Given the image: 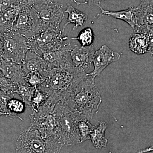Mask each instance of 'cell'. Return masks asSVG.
<instances>
[{"instance_id": "cell-28", "label": "cell", "mask_w": 153, "mask_h": 153, "mask_svg": "<svg viewBox=\"0 0 153 153\" xmlns=\"http://www.w3.org/2000/svg\"><path fill=\"white\" fill-rule=\"evenodd\" d=\"M53 2V0H25V5L33 6L38 4H49Z\"/></svg>"}, {"instance_id": "cell-11", "label": "cell", "mask_w": 153, "mask_h": 153, "mask_svg": "<svg viewBox=\"0 0 153 153\" xmlns=\"http://www.w3.org/2000/svg\"><path fill=\"white\" fill-rule=\"evenodd\" d=\"M95 52L93 44L88 47L75 45L70 51L71 62L76 68L86 71L91 68Z\"/></svg>"}, {"instance_id": "cell-17", "label": "cell", "mask_w": 153, "mask_h": 153, "mask_svg": "<svg viewBox=\"0 0 153 153\" xmlns=\"http://www.w3.org/2000/svg\"><path fill=\"white\" fill-rule=\"evenodd\" d=\"M21 7L11 6L0 13V31L4 33L12 31Z\"/></svg>"}, {"instance_id": "cell-1", "label": "cell", "mask_w": 153, "mask_h": 153, "mask_svg": "<svg viewBox=\"0 0 153 153\" xmlns=\"http://www.w3.org/2000/svg\"><path fill=\"white\" fill-rule=\"evenodd\" d=\"M95 78L87 73L86 76L60 101L72 111L89 120L97 112L102 102L101 94L95 83Z\"/></svg>"}, {"instance_id": "cell-5", "label": "cell", "mask_w": 153, "mask_h": 153, "mask_svg": "<svg viewBox=\"0 0 153 153\" xmlns=\"http://www.w3.org/2000/svg\"><path fill=\"white\" fill-rule=\"evenodd\" d=\"M56 104V103L47 100L37 112H33L30 115L31 126L36 129L44 137L57 138L61 141L57 132L55 112Z\"/></svg>"}, {"instance_id": "cell-20", "label": "cell", "mask_w": 153, "mask_h": 153, "mask_svg": "<svg viewBox=\"0 0 153 153\" xmlns=\"http://www.w3.org/2000/svg\"><path fill=\"white\" fill-rule=\"evenodd\" d=\"M107 127V124L103 121H99V124L97 126H94L90 133V139L95 147L106 146L107 140L105 136V133Z\"/></svg>"}, {"instance_id": "cell-4", "label": "cell", "mask_w": 153, "mask_h": 153, "mask_svg": "<svg viewBox=\"0 0 153 153\" xmlns=\"http://www.w3.org/2000/svg\"><path fill=\"white\" fill-rule=\"evenodd\" d=\"M55 112L57 132L63 146L81 143L77 125L79 118L83 117L72 111L60 102L55 105Z\"/></svg>"}, {"instance_id": "cell-30", "label": "cell", "mask_w": 153, "mask_h": 153, "mask_svg": "<svg viewBox=\"0 0 153 153\" xmlns=\"http://www.w3.org/2000/svg\"><path fill=\"white\" fill-rule=\"evenodd\" d=\"M153 151V146H152L149 147L144 149L141 150L137 152V153H145L149 152H152ZM109 153H111V152H110Z\"/></svg>"}, {"instance_id": "cell-13", "label": "cell", "mask_w": 153, "mask_h": 153, "mask_svg": "<svg viewBox=\"0 0 153 153\" xmlns=\"http://www.w3.org/2000/svg\"><path fill=\"white\" fill-rule=\"evenodd\" d=\"M71 49H63L44 52L41 57L47 64L48 70L60 68L71 62Z\"/></svg>"}, {"instance_id": "cell-18", "label": "cell", "mask_w": 153, "mask_h": 153, "mask_svg": "<svg viewBox=\"0 0 153 153\" xmlns=\"http://www.w3.org/2000/svg\"><path fill=\"white\" fill-rule=\"evenodd\" d=\"M64 13L68 14L66 23L63 26L62 32H63L66 27L70 24H74L72 30H75L79 27H83L88 19L87 15L77 10L70 4H67V8Z\"/></svg>"}, {"instance_id": "cell-14", "label": "cell", "mask_w": 153, "mask_h": 153, "mask_svg": "<svg viewBox=\"0 0 153 153\" xmlns=\"http://www.w3.org/2000/svg\"><path fill=\"white\" fill-rule=\"evenodd\" d=\"M0 72L6 78L13 82L19 84H25L26 74L22 64L6 61L2 58Z\"/></svg>"}, {"instance_id": "cell-33", "label": "cell", "mask_w": 153, "mask_h": 153, "mask_svg": "<svg viewBox=\"0 0 153 153\" xmlns=\"http://www.w3.org/2000/svg\"><path fill=\"white\" fill-rule=\"evenodd\" d=\"M70 1H71L73 2L75 4H77L79 5V2H78L76 1L75 0H70Z\"/></svg>"}, {"instance_id": "cell-7", "label": "cell", "mask_w": 153, "mask_h": 153, "mask_svg": "<svg viewBox=\"0 0 153 153\" xmlns=\"http://www.w3.org/2000/svg\"><path fill=\"white\" fill-rule=\"evenodd\" d=\"M33 7L38 14L40 32H62L60 30V24L65 16L63 4L53 2L49 4H38Z\"/></svg>"}, {"instance_id": "cell-9", "label": "cell", "mask_w": 153, "mask_h": 153, "mask_svg": "<svg viewBox=\"0 0 153 153\" xmlns=\"http://www.w3.org/2000/svg\"><path fill=\"white\" fill-rule=\"evenodd\" d=\"M12 31L27 39L40 32L38 14L33 6L25 5L21 7Z\"/></svg>"}, {"instance_id": "cell-24", "label": "cell", "mask_w": 153, "mask_h": 153, "mask_svg": "<svg viewBox=\"0 0 153 153\" xmlns=\"http://www.w3.org/2000/svg\"><path fill=\"white\" fill-rule=\"evenodd\" d=\"M49 98L48 94L36 88L31 99L30 107L33 112H37L38 109L47 102Z\"/></svg>"}, {"instance_id": "cell-3", "label": "cell", "mask_w": 153, "mask_h": 153, "mask_svg": "<svg viewBox=\"0 0 153 153\" xmlns=\"http://www.w3.org/2000/svg\"><path fill=\"white\" fill-rule=\"evenodd\" d=\"M63 146L56 138H45L31 126L20 134L15 153H60Z\"/></svg>"}, {"instance_id": "cell-22", "label": "cell", "mask_w": 153, "mask_h": 153, "mask_svg": "<svg viewBox=\"0 0 153 153\" xmlns=\"http://www.w3.org/2000/svg\"><path fill=\"white\" fill-rule=\"evenodd\" d=\"M94 33L92 29L90 27L83 29L76 37H66L67 40H76L79 41L82 47H88L92 45L94 41Z\"/></svg>"}, {"instance_id": "cell-31", "label": "cell", "mask_w": 153, "mask_h": 153, "mask_svg": "<svg viewBox=\"0 0 153 153\" xmlns=\"http://www.w3.org/2000/svg\"><path fill=\"white\" fill-rule=\"evenodd\" d=\"M16 1L19 6L25 5V0H16Z\"/></svg>"}, {"instance_id": "cell-16", "label": "cell", "mask_w": 153, "mask_h": 153, "mask_svg": "<svg viewBox=\"0 0 153 153\" xmlns=\"http://www.w3.org/2000/svg\"><path fill=\"white\" fill-rule=\"evenodd\" d=\"M101 11V15H106L127 23L132 28L135 29L137 23V7H130L126 10L119 11H110L105 10L98 6Z\"/></svg>"}, {"instance_id": "cell-8", "label": "cell", "mask_w": 153, "mask_h": 153, "mask_svg": "<svg viewBox=\"0 0 153 153\" xmlns=\"http://www.w3.org/2000/svg\"><path fill=\"white\" fill-rule=\"evenodd\" d=\"M4 35V42L0 56L6 61L22 64L29 50L27 39L12 31Z\"/></svg>"}, {"instance_id": "cell-26", "label": "cell", "mask_w": 153, "mask_h": 153, "mask_svg": "<svg viewBox=\"0 0 153 153\" xmlns=\"http://www.w3.org/2000/svg\"><path fill=\"white\" fill-rule=\"evenodd\" d=\"M19 84L5 77L0 72V91L12 96Z\"/></svg>"}, {"instance_id": "cell-35", "label": "cell", "mask_w": 153, "mask_h": 153, "mask_svg": "<svg viewBox=\"0 0 153 153\" xmlns=\"http://www.w3.org/2000/svg\"><path fill=\"white\" fill-rule=\"evenodd\" d=\"M151 55H152V56H153V50L152 52V53H151Z\"/></svg>"}, {"instance_id": "cell-29", "label": "cell", "mask_w": 153, "mask_h": 153, "mask_svg": "<svg viewBox=\"0 0 153 153\" xmlns=\"http://www.w3.org/2000/svg\"><path fill=\"white\" fill-rule=\"evenodd\" d=\"M85 2L81 3L82 4H87L89 6H98L100 5V4L102 2L106 1V0H85Z\"/></svg>"}, {"instance_id": "cell-34", "label": "cell", "mask_w": 153, "mask_h": 153, "mask_svg": "<svg viewBox=\"0 0 153 153\" xmlns=\"http://www.w3.org/2000/svg\"><path fill=\"white\" fill-rule=\"evenodd\" d=\"M2 58L0 56V66H1V62Z\"/></svg>"}, {"instance_id": "cell-32", "label": "cell", "mask_w": 153, "mask_h": 153, "mask_svg": "<svg viewBox=\"0 0 153 153\" xmlns=\"http://www.w3.org/2000/svg\"><path fill=\"white\" fill-rule=\"evenodd\" d=\"M7 116V115L6 113H5L4 111H3L0 108V117L1 116Z\"/></svg>"}, {"instance_id": "cell-15", "label": "cell", "mask_w": 153, "mask_h": 153, "mask_svg": "<svg viewBox=\"0 0 153 153\" xmlns=\"http://www.w3.org/2000/svg\"><path fill=\"white\" fill-rule=\"evenodd\" d=\"M22 64L26 75L30 72L37 71L45 77V73L48 70L43 57L29 49Z\"/></svg>"}, {"instance_id": "cell-6", "label": "cell", "mask_w": 153, "mask_h": 153, "mask_svg": "<svg viewBox=\"0 0 153 153\" xmlns=\"http://www.w3.org/2000/svg\"><path fill=\"white\" fill-rule=\"evenodd\" d=\"M66 36L62 32L42 31L27 39L29 50L42 56L44 52L63 49H72Z\"/></svg>"}, {"instance_id": "cell-23", "label": "cell", "mask_w": 153, "mask_h": 153, "mask_svg": "<svg viewBox=\"0 0 153 153\" xmlns=\"http://www.w3.org/2000/svg\"><path fill=\"white\" fill-rule=\"evenodd\" d=\"M94 126L90 123V120L84 117L79 118L77 127L80 138L81 143L90 139V134Z\"/></svg>"}, {"instance_id": "cell-25", "label": "cell", "mask_w": 153, "mask_h": 153, "mask_svg": "<svg viewBox=\"0 0 153 153\" xmlns=\"http://www.w3.org/2000/svg\"><path fill=\"white\" fill-rule=\"evenodd\" d=\"M36 88L30 87L26 84H19L15 93L19 94L21 98L22 101L30 107L31 99Z\"/></svg>"}, {"instance_id": "cell-12", "label": "cell", "mask_w": 153, "mask_h": 153, "mask_svg": "<svg viewBox=\"0 0 153 153\" xmlns=\"http://www.w3.org/2000/svg\"><path fill=\"white\" fill-rule=\"evenodd\" d=\"M153 27V0H141L137 7V26L134 33H144Z\"/></svg>"}, {"instance_id": "cell-19", "label": "cell", "mask_w": 153, "mask_h": 153, "mask_svg": "<svg viewBox=\"0 0 153 153\" xmlns=\"http://www.w3.org/2000/svg\"><path fill=\"white\" fill-rule=\"evenodd\" d=\"M149 46V39L146 33H134L130 38V49L137 55H143L148 52Z\"/></svg>"}, {"instance_id": "cell-2", "label": "cell", "mask_w": 153, "mask_h": 153, "mask_svg": "<svg viewBox=\"0 0 153 153\" xmlns=\"http://www.w3.org/2000/svg\"><path fill=\"white\" fill-rule=\"evenodd\" d=\"M86 71L76 68L72 62L60 68L47 70L43 84L38 88L47 92L51 101L57 103L86 75Z\"/></svg>"}, {"instance_id": "cell-27", "label": "cell", "mask_w": 153, "mask_h": 153, "mask_svg": "<svg viewBox=\"0 0 153 153\" xmlns=\"http://www.w3.org/2000/svg\"><path fill=\"white\" fill-rule=\"evenodd\" d=\"M46 77L42 76L39 72H30L25 77V84L31 87H39L45 81Z\"/></svg>"}, {"instance_id": "cell-21", "label": "cell", "mask_w": 153, "mask_h": 153, "mask_svg": "<svg viewBox=\"0 0 153 153\" xmlns=\"http://www.w3.org/2000/svg\"><path fill=\"white\" fill-rule=\"evenodd\" d=\"M26 104L22 100L11 97L7 103V108L10 117L18 118L23 120L18 114L23 113L25 111Z\"/></svg>"}, {"instance_id": "cell-10", "label": "cell", "mask_w": 153, "mask_h": 153, "mask_svg": "<svg viewBox=\"0 0 153 153\" xmlns=\"http://www.w3.org/2000/svg\"><path fill=\"white\" fill-rule=\"evenodd\" d=\"M121 55L120 52H115L106 45H103L95 51L93 60V71L87 73V74L94 77L99 76L109 64L119 60Z\"/></svg>"}]
</instances>
